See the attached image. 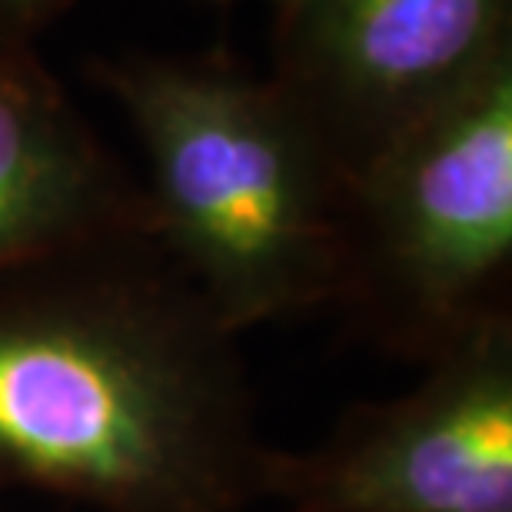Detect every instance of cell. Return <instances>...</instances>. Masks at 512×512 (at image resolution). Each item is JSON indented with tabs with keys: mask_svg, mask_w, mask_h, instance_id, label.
<instances>
[{
	"mask_svg": "<svg viewBox=\"0 0 512 512\" xmlns=\"http://www.w3.org/2000/svg\"><path fill=\"white\" fill-rule=\"evenodd\" d=\"M270 459L237 336L150 233L0 273V493L247 512Z\"/></svg>",
	"mask_w": 512,
	"mask_h": 512,
	"instance_id": "6da1fadb",
	"label": "cell"
},
{
	"mask_svg": "<svg viewBox=\"0 0 512 512\" xmlns=\"http://www.w3.org/2000/svg\"><path fill=\"white\" fill-rule=\"evenodd\" d=\"M94 80L147 157L150 237L233 336L336 306L350 183L273 80L157 57Z\"/></svg>",
	"mask_w": 512,
	"mask_h": 512,
	"instance_id": "7a4b0ae2",
	"label": "cell"
},
{
	"mask_svg": "<svg viewBox=\"0 0 512 512\" xmlns=\"http://www.w3.org/2000/svg\"><path fill=\"white\" fill-rule=\"evenodd\" d=\"M512 54L350 183L336 306L389 353L433 360L509 310Z\"/></svg>",
	"mask_w": 512,
	"mask_h": 512,
	"instance_id": "3957f363",
	"label": "cell"
},
{
	"mask_svg": "<svg viewBox=\"0 0 512 512\" xmlns=\"http://www.w3.org/2000/svg\"><path fill=\"white\" fill-rule=\"evenodd\" d=\"M283 512H512V313L423 363L406 393L356 403L323 443L273 449Z\"/></svg>",
	"mask_w": 512,
	"mask_h": 512,
	"instance_id": "277c9868",
	"label": "cell"
},
{
	"mask_svg": "<svg viewBox=\"0 0 512 512\" xmlns=\"http://www.w3.org/2000/svg\"><path fill=\"white\" fill-rule=\"evenodd\" d=\"M273 84L346 183L512 54V0H276Z\"/></svg>",
	"mask_w": 512,
	"mask_h": 512,
	"instance_id": "5b68a950",
	"label": "cell"
},
{
	"mask_svg": "<svg viewBox=\"0 0 512 512\" xmlns=\"http://www.w3.org/2000/svg\"><path fill=\"white\" fill-rule=\"evenodd\" d=\"M150 233L143 190L30 50L0 54V273Z\"/></svg>",
	"mask_w": 512,
	"mask_h": 512,
	"instance_id": "8992f818",
	"label": "cell"
},
{
	"mask_svg": "<svg viewBox=\"0 0 512 512\" xmlns=\"http://www.w3.org/2000/svg\"><path fill=\"white\" fill-rule=\"evenodd\" d=\"M77 0H0V50H30L40 30Z\"/></svg>",
	"mask_w": 512,
	"mask_h": 512,
	"instance_id": "52a82bcc",
	"label": "cell"
},
{
	"mask_svg": "<svg viewBox=\"0 0 512 512\" xmlns=\"http://www.w3.org/2000/svg\"><path fill=\"white\" fill-rule=\"evenodd\" d=\"M203 4H237V0H203Z\"/></svg>",
	"mask_w": 512,
	"mask_h": 512,
	"instance_id": "ba28073f",
	"label": "cell"
},
{
	"mask_svg": "<svg viewBox=\"0 0 512 512\" xmlns=\"http://www.w3.org/2000/svg\"><path fill=\"white\" fill-rule=\"evenodd\" d=\"M0 54H4V50H0Z\"/></svg>",
	"mask_w": 512,
	"mask_h": 512,
	"instance_id": "9c48e42d",
	"label": "cell"
}]
</instances>
